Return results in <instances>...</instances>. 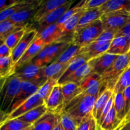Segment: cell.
<instances>
[{"label": "cell", "instance_id": "6da1fadb", "mask_svg": "<svg viewBox=\"0 0 130 130\" xmlns=\"http://www.w3.org/2000/svg\"><path fill=\"white\" fill-rule=\"evenodd\" d=\"M96 99L95 96L85 95L82 93L71 102L63 112L72 118L77 124L83 118L92 114Z\"/></svg>", "mask_w": 130, "mask_h": 130}, {"label": "cell", "instance_id": "7a4b0ae2", "mask_svg": "<svg viewBox=\"0 0 130 130\" xmlns=\"http://www.w3.org/2000/svg\"><path fill=\"white\" fill-rule=\"evenodd\" d=\"M21 81L17 76L12 74L5 79L0 90V109L8 115L20 91Z\"/></svg>", "mask_w": 130, "mask_h": 130}, {"label": "cell", "instance_id": "3957f363", "mask_svg": "<svg viewBox=\"0 0 130 130\" xmlns=\"http://www.w3.org/2000/svg\"><path fill=\"white\" fill-rule=\"evenodd\" d=\"M130 63V50L126 54L118 56L112 66L102 76L103 85L107 89L114 91V88L121 75Z\"/></svg>", "mask_w": 130, "mask_h": 130}, {"label": "cell", "instance_id": "277c9868", "mask_svg": "<svg viewBox=\"0 0 130 130\" xmlns=\"http://www.w3.org/2000/svg\"><path fill=\"white\" fill-rule=\"evenodd\" d=\"M104 30L102 22L100 19L79 31L74 32L71 41L72 44L83 48L95 42Z\"/></svg>", "mask_w": 130, "mask_h": 130}, {"label": "cell", "instance_id": "5b68a950", "mask_svg": "<svg viewBox=\"0 0 130 130\" xmlns=\"http://www.w3.org/2000/svg\"><path fill=\"white\" fill-rule=\"evenodd\" d=\"M13 74L17 76L21 81L36 82L48 79L44 75V67H38L31 62L15 69Z\"/></svg>", "mask_w": 130, "mask_h": 130}, {"label": "cell", "instance_id": "8992f818", "mask_svg": "<svg viewBox=\"0 0 130 130\" xmlns=\"http://www.w3.org/2000/svg\"><path fill=\"white\" fill-rule=\"evenodd\" d=\"M104 30L118 32L130 21V13L112 11L104 13L100 18Z\"/></svg>", "mask_w": 130, "mask_h": 130}, {"label": "cell", "instance_id": "52a82bcc", "mask_svg": "<svg viewBox=\"0 0 130 130\" xmlns=\"http://www.w3.org/2000/svg\"><path fill=\"white\" fill-rule=\"evenodd\" d=\"M46 81L47 79L41 80V81H36V82L22 81L20 91L13 103L10 113L13 111L15 109L20 106L24 102L26 101L30 96L36 94L41 86Z\"/></svg>", "mask_w": 130, "mask_h": 130}, {"label": "cell", "instance_id": "ba28073f", "mask_svg": "<svg viewBox=\"0 0 130 130\" xmlns=\"http://www.w3.org/2000/svg\"><path fill=\"white\" fill-rule=\"evenodd\" d=\"M73 3V0H68V1L63 6L53 10L43 19H41L38 23H36L37 27L36 29H35L37 30L38 33L40 32L44 29L53 24H57L58 20L63 16V14L72 6Z\"/></svg>", "mask_w": 130, "mask_h": 130}, {"label": "cell", "instance_id": "9c48e42d", "mask_svg": "<svg viewBox=\"0 0 130 130\" xmlns=\"http://www.w3.org/2000/svg\"><path fill=\"white\" fill-rule=\"evenodd\" d=\"M38 36V32L35 29H29L25 33L23 38L16 46L11 51V58L14 65L19 60L22 56L24 54L30 44L33 43Z\"/></svg>", "mask_w": 130, "mask_h": 130}, {"label": "cell", "instance_id": "30bf717a", "mask_svg": "<svg viewBox=\"0 0 130 130\" xmlns=\"http://www.w3.org/2000/svg\"><path fill=\"white\" fill-rule=\"evenodd\" d=\"M45 105L48 112L58 115L63 112L64 103L61 85L55 86Z\"/></svg>", "mask_w": 130, "mask_h": 130}, {"label": "cell", "instance_id": "8fae6325", "mask_svg": "<svg viewBox=\"0 0 130 130\" xmlns=\"http://www.w3.org/2000/svg\"><path fill=\"white\" fill-rule=\"evenodd\" d=\"M42 0L39 1L38 3L27 8L24 9L19 12L16 13L10 17L8 20H10L13 24L21 27H26L29 25V21L32 20L36 14L39 9V6Z\"/></svg>", "mask_w": 130, "mask_h": 130}, {"label": "cell", "instance_id": "7c38bea8", "mask_svg": "<svg viewBox=\"0 0 130 130\" xmlns=\"http://www.w3.org/2000/svg\"><path fill=\"white\" fill-rule=\"evenodd\" d=\"M37 36L40 38L46 46L61 40L66 36L63 32L62 25L55 24L38 33Z\"/></svg>", "mask_w": 130, "mask_h": 130}, {"label": "cell", "instance_id": "4fadbf2b", "mask_svg": "<svg viewBox=\"0 0 130 130\" xmlns=\"http://www.w3.org/2000/svg\"><path fill=\"white\" fill-rule=\"evenodd\" d=\"M44 104V101L39 97L38 93L30 96L29 99L24 102L13 111L8 114L6 120L16 119L22 116L23 114L32 110L34 108Z\"/></svg>", "mask_w": 130, "mask_h": 130}, {"label": "cell", "instance_id": "5bb4252c", "mask_svg": "<svg viewBox=\"0 0 130 130\" xmlns=\"http://www.w3.org/2000/svg\"><path fill=\"white\" fill-rule=\"evenodd\" d=\"M118 56L105 53L99 57L89 60L92 66V72L102 76L105 71L112 66Z\"/></svg>", "mask_w": 130, "mask_h": 130}, {"label": "cell", "instance_id": "9a60e30c", "mask_svg": "<svg viewBox=\"0 0 130 130\" xmlns=\"http://www.w3.org/2000/svg\"><path fill=\"white\" fill-rule=\"evenodd\" d=\"M71 39H61V40L46 45L47 62L48 65L57 60L61 55L66 50L72 43Z\"/></svg>", "mask_w": 130, "mask_h": 130}, {"label": "cell", "instance_id": "2e32d148", "mask_svg": "<svg viewBox=\"0 0 130 130\" xmlns=\"http://www.w3.org/2000/svg\"><path fill=\"white\" fill-rule=\"evenodd\" d=\"M45 46L43 41L37 36L35 40L30 44V46L24 53V54L22 56L19 60L14 65V70L25 63L31 62L33 58L43 49Z\"/></svg>", "mask_w": 130, "mask_h": 130}, {"label": "cell", "instance_id": "e0dca14e", "mask_svg": "<svg viewBox=\"0 0 130 130\" xmlns=\"http://www.w3.org/2000/svg\"><path fill=\"white\" fill-rule=\"evenodd\" d=\"M110 43L111 42H93L91 44L81 48L79 54L86 55L90 60L107 53L110 47Z\"/></svg>", "mask_w": 130, "mask_h": 130}, {"label": "cell", "instance_id": "ac0fdd59", "mask_svg": "<svg viewBox=\"0 0 130 130\" xmlns=\"http://www.w3.org/2000/svg\"><path fill=\"white\" fill-rule=\"evenodd\" d=\"M68 0H48V1H42L39 6V9L34 17L33 21L38 23L41 19L49 14L50 13L56 10L58 8L63 6L66 3Z\"/></svg>", "mask_w": 130, "mask_h": 130}, {"label": "cell", "instance_id": "d6986e66", "mask_svg": "<svg viewBox=\"0 0 130 130\" xmlns=\"http://www.w3.org/2000/svg\"><path fill=\"white\" fill-rule=\"evenodd\" d=\"M38 2L39 1H35V0H22V1L19 0L15 4L0 11V22L8 20L10 17L16 13L24 9L30 7L38 3Z\"/></svg>", "mask_w": 130, "mask_h": 130}, {"label": "cell", "instance_id": "ffe728a7", "mask_svg": "<svg viewBox=\"0 0 130 130\" xmlns=\"http://www.w3.org/2000/svg\"><path fill=\"white\" fill-rule=\"evenodd\" d=\"M103 15H104V13L100 11L99 8L86 10L83 15V16L81 17L74 32L79 31L80 30L86 27V26L91 25V24L96 22V20H100Z\"/></svg>", "mask_w": 130, "mask_h": 130}, {"label": "cell", "instance_id": "44dd1931", "mask_svg": "<svg viewBox=\"0 0 130 130\" xmlns=\"http://www.w3.org/2000/svg\"><path fill=\"white\" fill-rule=\"evenodd\" d=\"M59 115L47 112L32 124L34 130H53Z\"/></svg>", "mask_w": 130, "mask_h": 130}, {"label": "cell", "instance_id": "7402d4cb", "mask_svg": "<svg viewBox=\"0 0 130 130\" xmlns=\"http://www.w3.org/2000/svg\"><path fill=\"white\" fill-rule=\"evenodd\" d=\"M90 60L88 57L85 54H79L75 57L70 62L69 65L67 67V70L66 71L65 73L63 74V76L60 77L58 81V85H62L65 81L71 76L72 74L76 71H77L79 68L87 63Z\"/></svg>", "mask_w": 130, "mask_h": 130}, {"label": "cell", "instance_id": "603a6c76", "mask_svg": "<svg viewBox=\"0 0 130 130\" xmlns=\"http://www.w3.org/2000/svg\"><path fill=\"white\" fill-rule=\"evenodd\" d=\"M130 50V43L123 36L116 37L110 43V47L107 52L109 54L120 56L126 54Z\"/></svg>", "mask_w": 130, "mask_h": 130}, {"label": "cell", "instance_id": "cb8c5ba5", "mask_svg": "<svg viewBox=\"0 0 130 130\" xmlns=\"http://www.w3.org/2000/svg\"><path fill=\"white\" fill-rule=\"evenodd\" d=\"M99 9L104 14L112 11L130 13V0H108Z\"/></svg>", "mask_w": 130, "mask_h": 130}, {"label": "cell", "instance_id": "d4e9b609", "mask_svg": "<svg viewBox=\"0 0 130 130\" xmlns=\"http://www.w3.org/2000/svg\"><path fill=\"white\" fill-rule=\"evenodd\" d=\"M124 124V122L118 118L113 106L105 119L98 126V130H120Z\"/></svg>", "mask_w": 130, "mask_h": 130}, {"label": "cell", "instance_id": "484cf974", "mask_svg": "<svg viewBox=\"0 0 130 130\" xmlns=\"http://www.w3.org/2000/svg\"><path fill=\"white\" fill-rule=\"evenodd\" d=\"M70 62L67 63H62L56 61L50 63L44 67V75L47 79H53L58 80L63 76L67 70Z\"/></svg>", "mask_w": 130, "mask_h": 130}, {"label": "cell", "instance_id": "4316f807", "mask_svg": "<svg viewBox=\"0 0 130 130\" xmlns=\"http://www.w3.org/2000/svg\"><path fill=\"white\" fill-rule=\"evenodd\" d=\"M114 93L113 90L107 89L96 99L92 112V114L95 119H96V123L99 122L105 105Z\"/></svg>", "mask_w": 130, "mask_h": 130}, {"label": "cell", "instance_id": "83f0119b", "mask_svg": "<svg viewBox=\"0 0 130 130\" xmlns=\"http://www.w3.org/2000/svg\"><path fill=\"white\" fill-rule=\"evenodd\" d=\"M62 86V94L63 96V103H64V109L71 101L74 100L78 95L82 93L81 89L78 85L72 83L63 84Z\"/></svg>", "mask_w": 130, "mask_h": 130}, {"label": "cell", "instance_id": "f1b7e54d", "mask_svg": "<svg viewBox=\"0 0 130 130\" xmlns=\"http://www.w3.org/2000/svg\"><path fill=\"white\" fill-rule=\"evenodd\" d=\"M47 112H48V110H47V108L44 104L43 105L34 108L32 110L23 114L22 116L16 118V119H19V120L28 123L29 124H33Z\"/></svg>", "mask_w": 130, "mask_h": 130}, {"label": "cell", "instance_id": "f546056e", "mask_svg": "<svg viewBox=\"0 0 130 130\" xmlns=\"http://www.w3.org/2000/svg\"><path fill=\"white\" fill-rule=\"evenodd\" d=\"M92 66H91L89 62L81 66L77 71H75L73 74L71 75L66 81L63 82V84L72 83L79 85L80 83L89 74L92 72Z\"/></svg>", "mask_w": 130, "mask_h": 130}, {"label": "cell", "instance_id": "4dcf8cb0", "mask_svg": "<svg viewBox=\"0 0 130 130\" xmlns=\"http://www.w3.org/2000/svg\"><path fill=\"white\" fill-rule=\"evenodd\" d=\"M85 11H86V10H85V9L80 10L79 11L76 13L75 15H74L73 16L69 18L67 21H66L62 24V27H63V32L66 34V36L68 35L69 34H72L75 29L77 27L81 17L83 16Z\"/></svg>", "mask_w": 130, "mask_h": 130}, {"label": "cell", "instance_id": "1f68e13d", "mask_svg": "<svg viewBox=\"0 0 130 130\" xmlns=\"http://www.w3.org/2000/svg\"><path fill=\"white\" fill-rule=\"evenodd\" d=\"M29 28L27 26L25 27L21 28L13 32L10 34H9L5 39V44L12 51V50L17 46V44L19 43L22 38Z\"/></svg>", "mask_w": 130, "mask_h": 130}, {"label": "cell", "instance_id": "d6a6232c", "mask_svg": "<svg viewBox=\"0 0 130 130\" xmlns=\"http://www.w3.org/2000/svg\"><path fill=\"white\" fill-rule=\"evenodd\" d=\"M81 47L71 43V45L66 49L56 62L62 63H67L71 62L75 57L79 55Z\"/></svg>", "mask_w": 130, "mask_h": 130}, {"label": "cell", "instance_id": "836d02e7", "mask_svg": "<svg viewBox=\"0 0 130 130\" xmlns=\"http://www.w3.org/2000/svg\"><path fill=\"white\" fill-rule=\"evenodd\" d=\"M57 85H58V81L53 79H48L47 81L39 89L37 93L38 94L39 97L44 101V104L46 103L53 88Z\"/></svg>", "mask_w": 130, "mask_h": 130}, {"label": "cell", "instance_id": "e575fe53", "mask_svg": "<svg viewBox=\"0 0 130 130\" xmlns=\"http://www.w3.org/2000/svg\"><path fill=\"white\" fill-rule=\"evenodd\" d=\"M14 63L11 57L0 58V77L6 78L13 74Z\"/></svg>", "mask_w": 130, "mask_h": 130}, {"label": "cell", "instance_id": "d590c367", "mask_svg": "<svg viewBox=\"0 0 130 130\" xmlns=\"http://www.w3.org/2000/svg\"><path fill=\"white\" fill-rule=\"evenodd\" d=\"M130 86V67H128L122 74L117 81L114 88V93L115 94L123 93V91Z\"/></svg>", "mask_w": 130, "mask_h": 130}, {"label": "cell", "instance_id": "8d00e7d4", "mask_svg": "<svg viewBox=\"0 0 130 130\" xmlns=\"http://www.w3.org/2000/svg\"><path fill=\"white\" fill-rule=\"evenodd\" d=\"M114 107L115 109L118 119L121 121L125 123V104H124V96H123V93L115 94Z\"/></svg>", "mask_w": 130, "mask_h": 130}, {"label": "cell", "instance_id": "74e56055", "mask_svg": "<svg viewBox=\"0 0 130 130\" xmlns=\"http://www.w3.org/2000/svg\"><path fill=\"white\" fill-rule=\"evenodd\" d=\"M101 80L102 76L100 75L91 72L80 83L79 86L82 93H83L84 91H86L90 88L92 87L93 86H94L95 84L97 83L99 81H101Z\"/></svg>", "mask_w": 130, "mask_h": 130}, {"label": "cell", "instance_id": "f35d334b", "mask_svg": "<svg viewBox=\"0 0 130 130\" xmlns=\"http://www.w3.org/2000/svg\"><path fill=\"white\" fill-rule=\"evenodd\" d=\"M32 124L23 122L18 119L6 120L0 126V130H22Z\"/></svg>", "mask_w": 130, "mask_h": 130}, {"label": "cell", "instance_id": "ab89813d", "mask_svg": "<svg viewBox=\"0 0 130 130\" xmlns=\"http://www.w3.org/2000/svg\"><path fill=\"white\" fill-rule=\"evenodd\" d=\"M77 130H98L97 123L92 114L81 119L77 124Z\"/></svg>", "mask_w": 130, "mask_h": 130}, {"label": "cell", "instance_id": "60d3db41", "mask_svg": "<svg viewBox=\"0 0 130 130\" xmlns=\"http://www.w3.org/2000/svg\"><path fill=\"white\" fill-rule=\"evenodd\" d=\"M23 27H21L15 25L8 20L1 22H0V38L1 37L6 38L9 34L12 33L13 32Z\"/></svg>", "mask_w": 130, "mask_h": 130}, {"label": "cell", "instance_id": "b9f144b4", "mask_svg": "<svg viewBox=\"0 0 130 130\" xmlns=\"http://www.w3.org/2000/svg\"><path fill=\"white\" fill-rule=\"evenodd\" d=\"M85 1L86 0H83V1H81L79 3H77L76 5L73 6H71L64 14H63V16L60 19L58 20V22L57 23V24H59V25H62L63 23L66 21H67L69 18H71V17L73 16L74 15L77 13L78 11H79L80 10L84 9V5H85Z\"/></svg>", "mask_w": 130, "mask_h": 130}, {"label": "cell", "instance_id": "7bdbcfd3", "mask_svg": "<svg viewBox=\"0 0 130 130\" xmlns=\"http://www.w3.org/2000/svg\"><path fill=\"white\" fill-rule=\"evenodd\" d=\"M60 118L63 130H77V123L68 114L63 112L60 115Z\"/></svg>", "mask_w": 130, "mask_h": 130}, {"label": "cell", "instance_id": "ee69618b", "mask_svg": "<svg viewBox=\"0 0 130 130\" xmlns=\"http://www.w3.org/2000/svg\"><path fill=\"white\" fill-rule=\"evenodd\" d=\"M116 33L117 32L114 31V30H104L95 41L112 42V41L116 38Z\"/></svg>", "mask_w": 130, "mask_h": 130}, {"label": "cell", "instance_id": "f6af8a7d", "mask_svg": "<svg viewBox=\"0 0 130 130\" xmlns=\"http://www.w3.org/2000/svg\"><path fill=\"white\" fill-rule=\"evenodd\" d=\"M114 97H115V94H113L112 96H111L109 100L108 101L107 104H106L105 105V108H104V110H103L102 113V115L100 116V119H99V122L97 123V125L99 126L100 124L103 122V121L105 119V118H106L107 115L109 114V112H110V110H111V109L112 108V107L114 106Z\"/></svg>", "mask_w": 130, "mask_h": 130}, {"label": "cell", "instance_id": "bcb514c9", "mask_svg": "<svg viewBox=\"0 0 130 130\" xmlns=\"http://www.w3.org/2000/svg\"><path fill=\"white\" fill-rule=\"evenodd\" d=\"M107 1L108 0H86L84 5V9L86 10L98 8L103 6Z\"/></svg>", "mask_w": 130, "mask_h": 130}, {"label": "cell", "instance_id": "7dc6e473", "mask_svg": "<svg viewBox=\"0 0 130 130\" xmlns=\"http://www.w3.org/2000/svg\"><path fill=\"white\" fill-rule=\"evenodd\" d=\"M120 36L126 38L130 43V21L128 22L122 29L117 32L116 37Z\"/></svg>", "mask_w": 130, "mask_h": 130}, {"label": "cell", "instance_id": "c3c4849f", "mask_svg": "<svg viewBox=\"0 0 130 130\" xmlns=\"http://www.w3.org/2000/svg\"><path fill=\"white\" fill-rule=\"evenodd\" d=\"M123 93L125 104V113L126 117L130 111V86L123 91Z\"/></svg>", "mask_w": 130, "mask_h": 130}, {"label": "cell", "instance_id": "681fc988", "mask_svg": "<svg viewBox=\"0 0 130 130\" xmlns=\"http://www.w3.org/2000/svg\"><path fill=\"white\" fill-rule=\"evenodd\" d=\"M11 50L4 43L0 46V58L11 57Z\"/></svg>", "mask_w": 130, "mask_h": 130}, {"label": "cell", "instance_id": "f907efd6", "mask_svg": "<svg viewBox=\"0 0 130 130\" xmlns=\"http://www.w3.org/2000/svg\"><path fill=\"white\" fill-rule=\"evenodd\" d=\"M19 0H0V11L16 3Z\"/></svg>", "mask_w": 130, "mask_h": 130}, {"label": "cell", "instance_id": "816d5d0a", "mask_svg": "<svg viewBox=\"0 0 130 130\" xmlns=\"http://www.w3.org/2000/svg\"><path fill=\"white\" fill-rule=\"evenodd\" d=\"M8 114H6L5 112H4L1 109H0V126L3 124V123H5L6 121L8 118Z\"/></svg>", "mask_w": 130, "mask_h": 130}, {"label": "cell", "instance_id": "f5cc1de1", "mask_svg": "<svg viewBox=\"0 0 130 130\" xmlns=\"http://www.w3.org/2000/svg\"><path fill=\"white\" fill-rule=\"evenodd\" d=\"M53 130H63V126H62V123H61L60 115H59V117H58V121H57V124H56L55 127Z\"/></svg>", "mask_w": 130, "mask_h": 130}, {"label": "cell", "instance_id": "db71d44e", "mask_svg": "<svg viewBox=\"0 0 130 130\" xmlns=\"http://www.w3.org/2000/svg\"><path fill=\"white\" fill-rule=\"evenodd\" d=\"M120 130H130V121L126 122Z\"/></svg>", "mask_w": 130, "mask_h": 130}, {"label": "cell", "instance_id": "11a10c76", "mask_svg": "<svg viewBox=\"0 0 130 130\" xmlns=\"http://www.w3.org/2000/svg\"><path fill=\"white\" fill-rule=\"evenodd\" d=\"M5 39H6V38H4V37H1L0 38V46L5 43Z\"/></svg>", "mask_w": 130, "mask_h": 130}, {"label": "cell", "instance_id": "9f6ffc18", "mask_svg": "<svg viewBox=\"0 0 130 130\" xmlns=\"http://www.w3.org/2000/svg\"><path fill=\"white\" fill-rule=\"evenodd\" d=\"M22 130H34V126H33L32 124V125L29 126L27 127V128H24V129H23Z\"/></svg>", "mask_w": 130, "mask_h": 130}, {"label": "cell", "instance_id": "6f0895ef", "mask_svg": "<svg viewBox=\"0 0 130 130\" xmlns=\"http://www.w3.org/2000/svg\"><path fill=\"white\" fill-rule=\"evenodd\" d=\"M5 79H6V78H1V77H0V90H1V87H2V86H3V85L4 82H5Z\"/></svg>", "mask_w": 130, "mask_h": 130}, {"label": "cell", "instance_id": "680465c9", "mask_svg": "<svg viewBox=\"0 0 130 130\" xmlns=\"http://www.w3.org/2000/svg\"><path fill=\"white\" fill-rule=\"evenodd\" d=\"M130 121V119H129V121Z\"/></svg>", "mask_w": 130, "mask_h": 130}, {"label": "cell", "instance_id": "91938a15", "mask_svg": "<svg viewBox=\"0 0 130 130\" xmlns=\"http://www.w3.org/2000/svg\"><path fill=\"white\" fill-rule=\"evenodd\" d=\"M129 67H130V63H129Z\"/></svg>", "mask_w": 130, "mask_h": 130}]
</instances>
